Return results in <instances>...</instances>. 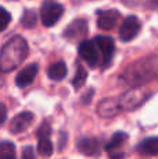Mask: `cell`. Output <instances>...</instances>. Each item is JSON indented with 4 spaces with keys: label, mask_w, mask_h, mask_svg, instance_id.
Returning <instances> with one entry per match:
<instances>
[{
    "label": "cell",
    "mask_w": 158,
    "mask_h": 159,
    "mask_svg": "<svg viewBox=\"0 0 158 159\" xmlns=\"http://www.w3.org/2000/svg\"><path fill=\"white\" fill-rule=\"evenodd\" d=\"M28 56V45L24 38L14 36L3 46L0 52V71L10 73L16 70Z\"/></svg>",
    "instance_id": "obj_1"
},
{
    "label": "cell",
    "mask_w": 158,
    "mask_h": 159,
    "mask_svg": "<svg viewBox=\"0 0 158 159\" xmlns=\"http://www.w3.org/2000/svg\"><path fill=\"white\" fill-rule=\"evenodd\" d=\"M150 93L146 91L140 89V88H134L132 91H128L119 98H116L118 103H119L120 110H132L134 107H139L146 99L148 98Z\"/></svg>",
    "instance_id": "obj_2"
},
{
    "label": "cell",
    "mask_w": 158,
    "mask_h": 159,
    "mask_svg": "<svg viewBox=\"0 0 158 159\" xmlns=\"http://www.w3.org/2000/svg\"><path fill=\"white\" fill-rule=\"evenodd\" d=\"M78 53L86 60V63L90 67H97L102 64V57H101V52L98 49L97 43L94 41H84L78 46Z\"/></svg>",
    "instance_id": "obj_3"
},
{
    "label": "cell",
    "mask_w": 158,
    "mask_h": 159,
    "mask_svg": "<svg viewBox=\"0 0 158 159\" xmlns=\"http://www.w3.org/2000/svg\"><path fill=\"white\" fill-rule=\"evenodd\" d=\"M64 8L60 3L46 2L41 8V18L45 27H53L63 16Z\"/></svg>",
    "instance_id": "obj_4"
},
{
    "label": "cell",
    "mask_w": 158,
    "mask_h": 159,
    "mask_svg": "<svg viewBox=\"0 0 158 159\" xmlns=\"http://www.w3.org/2000/svg\"><path fill=\"white\" fill-rule=\"evenodd\" d=\"M140 21L137 17L134 16H129L123 20L122 25H120L119 30V38L122 39L123 42H129L133 38H136L137 34L140 32Z\"/></svg>",
    "instance_id": "obj_5"
},
{
    "label": "cell",
    "mask_w": 158,
    "mask_h": 159,
    "mask_svg": "<svg viewBox=\"0 0 158 159\" xmlns=\"http://www.w3.org/2000/svg\"><path fill=\"white\" fill-rule=\"evenodd\" d=\"M50 127L48 123H44L38 131V154L42 158H49L53 154V144L49 138Z\"/></svg>",
    "instance_id": "obj_6"
},
{
    "label": "cell",
    "mask_w": 158,
    "mask_h": 159,
    "mask_svg": "<svg viewBox=\"0 0 158 159\" xmlns=\"http://www.w3.org/2000/svg\"><path fill=\"white\" fill-rule=\"evenodd\" d=\"M94 42L97 43L98 49L101 52V57H102V67L109 66L112 57L115 53V42L109 36H95Z\"/></svg>",
    "instance_id": "obj_7"
},
{
    "label": "cell",
    "mask_w": 158,
    "mask_h": 159,
    "mask_svg": "<svg viewBox=\"0 0 158 159\" xmlns=\"http://www.w3.org/2000/svg\"><path fill=\"white\" fill-rule=\"evenodd\" d=\"M77 149L87 157H98L101 154V144L97 138L83 137L77 141Z\"/></svg>",
    "instance_id": "obj_8"
},
{
    "label": "cell",
    "mask_w": 158,
    "mask_h": 159,
    "mask_svg": "<svg viewBox=\"0 0 158 159\" xmlns=\"http://www.w3.org/2000/svg\"><path fill=\"white\" fill-rule=\"evenodd\" d=\"M34 121V115L31 112H22L18 113L16 117L11 120L10 123V131L13 134H20V133L25 131L28 127L32 124Z\"/></svg>",
    "instance_id": "obj_9"
},
{
    "label": "cell",
    "mask_w": 158,
    "mask_h": 159,
    "mask_svg": "<svg viewBox=\"0 0 158 159\" xmlns=\"http://www.w3.org/2000/svg\"><path fill=\"white\" fill-rule=\"evenodd\" d=\"M120 14L118 10H104L98 13V20H97V24L100 28L102 30H112V28L116 25L118 20H119Z\"/></svg>",
    "instance_id": "obj_10"
},
{
    "label": "cell",
    "mask_w": 158,
    "mask_h": 159,
    "mask_svg": "<svg viewBox=\"0 0 158 159\" xmlns=\"http://www.w3.org/2000/svg\"><path fill=\"white\" fill-rule=\"evenodd\" d=\"M36 74H38V66L36 64H30V66L24 67L16 77L17 87L24 88V87L31 85L34 82V80H35Z\"/></svg>",
    "instance_id": "obj_11"
},
{
    "label": "cell",
    "mask_w": 158,
    "mask_h": 159,
    "mask_svg": "<svg viewBox=\"0 0 158 159\" xmlns=\"http://www.w3.org/2000/svg\"><path fill=\"white\" fill-rule=\"evenodd\" d=\"M87 34V22L86 20L80 18V20H74L69 27L64 30V38H69V39H78L81 36H84Z\"/></svg>",
    "instance_id": "obj_12"
},
{
    "label": "cell",
    "mask_w": 158,
    "mask_h": 159,
    "mask_svg": "<svg viewBox=\"0 0 158 159\" xmlns=\"http://www.w3.org/2000/svg\"><path fill=\"white\" fill-rule=\"evenodd\" d=\"M98 113L104 117H111V116H115L116 113L120 112V107H119V103H118L116 98H106L104 101L100 102L98 105Z\"/></svg>",
    "instance_id": "obj_13"
},
{
    "label": "cell",
    "mask_w": 158,
    "mask_h": 159,
    "mask_svg": "<svg viewBox=\"0 0 158 159\" xmlns=\"http://www.w3.org/2000/svg\"><path fill=\"white\" fill-rule=\"evenodd\" d=\"M140 154L143 155H157L158 154V137L146 138L137 145Z\"/></svg>",
    "instance_id": "obj_14"
},
{
    "label": "cell",
    "mask_w": 158,
    "mask_h": 159,
    "mask_svg": "<svg viewBox=\"0 0 158 159\" xmlns=\"http://www.w3.org/2000/svg\"><path fill=\"white\" fill-rule=\"evenodd\" d=\"M66 73H67V69H66V64L63 61H56V63L50 64L49 69H48V77L53 81H60L66 77Z\"/></svg>",
    "instance_id": "obj_15"
},
{
    "label": "cell",
    "mask_w": 158,
    "mask_h": 159,
    "mask_svg": "<svg viewBox=\"0 0 158 159\" xmlns=\"http://www.w3.org/2000/svg\"><path fill=\"white\" fill-rule=\"evenodd\" d=\"M126 140H128V135H126L125 133H120V131L119 133H115V134L112 135L111 141L106 144L105 149L109 152V154H114L115 151H118V149H119L120 147L126 143Z\"/></svg>",
    "instance_id": "obj_16"
},
{
    "label": "cell",
    "mask_w": 158,
    "mask_h": 159,
    "mask_svg": "<svg viewBox=\"0 0 158 159\" xmlns=\"http://www.w3.org/2000/svg\"><path fill=\"white\" fill-rule=\"evenodd\" d=\"M0 159H16V147L11 143H0Z\"/></svg>",
    "instance_id": "obj_17"
},
{
    "label": "cell",
    "mask_w": 158,
    "mask_h": 159,
    "mask_svg": "<svg viewBox=\"0 0 158 159\" xmlns=\"http://www.w3.org/2000/svg\"><path fill=\"white\" fill-rule=\"evenodd\" d=\"M86 81H87V71H86V69H84L83 66H78L74 78H73V87H74L76 89H78V88H81L84 84H86Z\"/></svg>",
    "instance_id": "obj_18"
},
{
    "label": "cell",
    "mask_w": 158,
    "mask_h": 159,
    "mask_svg": "<svg viewBox=\"0 0 158 159\" xmlns=\"http://www.w3.org/2000/svg\"><path fill=\"white\" fill-rule=\"evenodd\" d=\"M36 22V16L32 10H25L21 17V24L25 28H32Z\"/></svg>",
    "instance_id": "obj_19"
},
{
    "label": "cell",
    "mask_w": 158,
    "mask_h": 159,
    "mask_svg": "<svg viewBox=\"0 0 158 159\" xmlns=\"http://www.w3.org/2000/svg\"><path fill=\"white\" fill-rule=\"evenodd\" d=\"M11 21V16L10 13H8L6 8L0 7V32H3V31L6 30V28L8 27V24H10Z\"/></svg>",
    "instance_id": "obj_20"
},
{
    "label": "cell",
    "mask_w": 158,
    "mask_h": 159,
    "mask_svg": "<svg viewBox=\"0 0 158 159\" xmlns=\"http://www.w3.org/2000/svg\"><path fill=\"white\" fill-rule=\"evenodd\" d=\"M21 159H35V152H34L32 147H25V148L22 149Z\"/></svg>",
    "instance_id": "obj_21"
},
{
    "label": "cell",
    "mask_w": 158,
    "mask_h": 159,
    "mask_svg": "<svg viewBox=\"0 0 158 159\" xmlns=\"http://www.w3.org/2000/svg\"><path fill=\"white\" fill-rule=\"evenodd\" d=\"M6 117H7V107H6L3 103H0V124L4 123Z\"/></svg>",
    "instance_id": "obj_22"
}]
</instances>
